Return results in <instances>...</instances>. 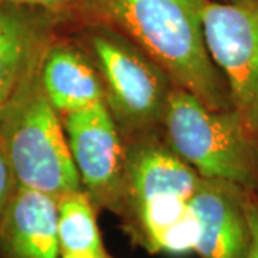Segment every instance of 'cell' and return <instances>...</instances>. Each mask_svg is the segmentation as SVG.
<instances>
[{
  "instance_id": "5bb4252c",
  "label": "cell",
  "mask_w": 258,
  "mask_h": 258,
  "mask_svg": "<svg viewBox=\"0 0 258 258\" xmlns=\"http://www.w3.org/2000/svg\"><path fill=\"white\" fill-rule=\"evenodd\" d=\"M247 215L251 232L248 258H258V192H247Z\"/></svg>"
},
{
  "instance_id": "277c9868",
  "label": "cell",
  "mask_w": 258,
  "mask_h": 258,
  "mask_svg": "<svg viewBox=\"0 0 258 258\" xmlns=\"http://www.w3.org/2000/svg\"><path fill=\"white\" fill-rule=\"evenodd\" d=\"M79 45L101 79L105 106L123 138L161 128L169 76L126 37L99 25L62 29Z\"/></svg>"
},
{
  "instance_id": "8992f818",
  "label": "cell",
  "mask_w": 258,
  "mask_h": 258,
  "mask_svg": "<svg viewBox=\"0 0 258 258\" xmlns=\"http://www.w3.org/2000/svg\"><path fill=\"white\" fill-rule=\"evenodd\" d=\"M203 26L232 109L258 145V0H204Z\"/></svg>"
},
{
  "instance_id": "3957f363",
  "label": "cell",
  "mask_w": 258,
  "mask_h": 258,
  "mask_svg": "<svg viewBox=\"0 0 258 258\" xmlns=\"http://www.w3.org/2000/svg\"><path fill=\"white\" fill-rule=\"evenodd\" d=\"M46 49L33 59L3 103L0 145L19 186L57 200L83 188L68 148L60 115L43 89L40 69Z\"/></svg>"
},
{
  "instance_id": "6da1fadb",
  "label": "cell",
  "mask_w": 258,
  "mask_h": 258,
  "mask_svg": "<svg viewBox=\"0 0 258 258\" xmlns=\"http://www.w3.org/2000/svg\"><path fill=\"white\" fill-rule=\"evenodd\" d=\"M204 0H78L62 29L99 25L126 37L211 109H232L224 76L207 49Z\"/></svg>"
},
{
  "instance_id": "e0dca14e",
  "label": "cell",
  "mask_w": 258,
  "mask_h": 258,
  "mask_svg": "<svg viewBox=\"0 0 258 258\" xmlns=\"http://www.w3.org/2000/svg\"><path fill=\"white\" fill-rule=\"evenodd\" d=\"M2 111H3V103H0V118H2Z\"/></svg>"
},
{
  "instance_id": "2e32d148",
  "label": "cell",
  "mask_w": 258,
  "mask_h": 258,
  "mask_svg": "<svg viewBox=\"0 0 258 258\" xmlns=\"http://www.w3.org/2000/svg\"><path fill=\"white\" fill-rule=\"evenodd\" d=\"M60 258H93V257H88V255H62Z\"/></svg>"
},
{
  "instance_id": "ba28073f",
  "label": "cell",
  "mask_w": 258,
  "mask_h": 258,
  "mask_svg": "<svg viewBox=\"0 0 258 258\" xmlns=\"http://www.w3.org/2000/svg\"><path fill=\"white\" fill-rule=\"evenodd\" d=\"M247 192L228 181L200 179L189 201L200 225L195 247L200 258H248Z\"/></svg>"
},
{
  "instance_id": "9c48e42d",
  "label": "cell",
  "mask_w": 258,
  "mask_h": 258,
  "mask_svg": "<svg viewBox=\"0 0 258 258\" xmlns=\"http://www.w3.org/2000/svg\"><path fill=\"white\" fill-rule=\"evenodd\" d=\"M62 25V12L32 5H0V103L9 99L33 59L49 46Z\"/></svg>"
},
{
  "instance_id": "52a82bcc",
  "label": "cell",
  "mask_w": 258,
  "mask_h": 258,
  "mask_svg": "<svg viewBox=\"0 0 258 258\" xmlns=\"http://www.w3.org/2000/svg\"><path fill=\"white\" fill-rule=\"evenodd\" d=\"M71 157L96 210L118 215L125 188L126 144L105 103L60 116Z\"/></svg>"
},
{
  "instance_id": "8fae6325",
  "label": "cell",
  "mask_w": 258,
  "mask_h": 258,
  "mask_svg": "<svg viewBox=\"0 0 258 258\" xmlns=\"http://www.w3.org/2000/svg\"><path fill=\"white\" fill-rule=\"evenodd\" d=\"M56 198L19 186L0 220V258H60Z\"/></svg>"
},
{
  "instance_id": "4fadbf2b",
  "label": "cell",
  "mask_w": 258,
  "mask_h": 258,
  "mask_svg": "<svg viewBox=\"0 0 258 258\" xmlns=\"http://www.w3.org/2000/svg\"><path fill=\"white\" fill-rule=\"evenodd\" d=\"M19 182L10 166L5 151L0 145V220L5 215L15 194L18 192Z\"/></svg>"
},
{
  "instance_id": "30bf717a",
  "label": "cell",
  "mask_w": 258,
  "mask_h": 258,
  "mask_svg": "<svg viewBox=\"0 0 258 258\" xmlns=\"http://www.w3.org/2000/svg\"><path fill=\"white\" fill-rule=\"evenodd\" d=\"M40 78L60 116L105 103L101 79L89 56L62 29L45 52Z\"/></svg>"
},
{
  "instance_id": "7a4b0ae2",
  "label": "cell",
  "mask_w": 258,
  "mask_h": 258,
  "mask_svg": "<svg viewBox=\"0 0 258 258\" xmlns=\"http://www.w3.org/2000/svg\"><path fill=\"white\" fill-rule=\"evenodd\" d=\"M125 144V188L116 217L134 245L161 254L166 234L191 212L201 176L172 151L161 128Z\"/></svg>"
},
{
  "instance_id": "5b68a950",
  "label": "cell",
  "mask_w": 258,
  "mask_h": 258,
  "mask_svg": "<svg viewBox=\"0 0 258 258\" xmlns=\"http://www.w3.org/2000/svg\"><path fill=\"white\" fill-rule=\"evenodd\" d=\"M161 129L172 151L201 178L258 192V145L234 109H211L174 86Z\"/></svg>"
},
{
  "instance_id": "7c38bea8",
  "label": "cell",
  "mask_w": 258,
  "mask_h": 258,
  "mask_svg": "<svg viewBox=\"0 0 258 258\" xmlns=\"http://www.w3.org/2000/svg\"><path fill=\"white\" fill-rule=\"evenodd\" d=\"M56 227L62 255L111 258L98 225V210L83 189L56 200Z\"/></svg>"
},
{
  "instance_id": "ac0fdd59",
  "label": "cell",
  "mask_w": 258,
  "mask_h": 258,
  "mask_svg": "<svg viewBox=\"0 0 258 258\" xmlns=\"http://www.w3.org/2000/svg\"><path fill=\"white\" fill-rule=\"evenodd\" d=\"M220 2H238V0H220Z\"/></svg>"
},
{
  "instance_id": "9a60e30c",
  "label": "cell",
  "mask_w": 258,
  "mask_h": 258,
  "mask_svg": "<svg viewBox=\"0 0 258 258\" xmlns=\"http://www.w3.org/2000/svg\"><path fill=\"white\" fill-rule=\"evenodd\" d=\"M78 0H0L2 3H16V5H32V6H40L46 9L56 10V12H64L68 10Z\"/></svg>"
}]
</instances>
